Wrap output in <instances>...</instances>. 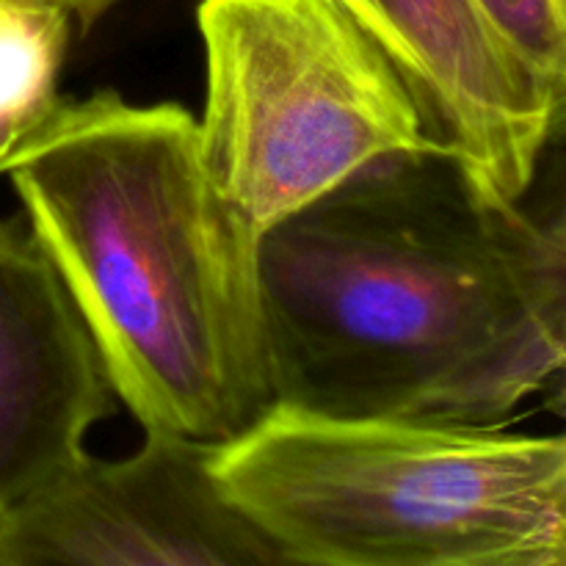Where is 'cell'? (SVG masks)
Returning <instances> with one entry per match:
<instances>
[{
  "label": "cell",
  "mask_w": 566,
  "mask_h": 566,
  "mask_svg": "<svg viewBox=\"0 0 566 566\" xmlns=\"http://www.w3.org/2000/svg\"><path fill=\"white\" fill-rule=\"evenodd\" d=\"M274 401L332 418L495 423L564 368L562 219L396 158L260 235Z\"/></svg>",
  "instance_id": "6da1fadb"
},
{
  "label": "cell",
  "mask_w": 566,
  "mask_h": 566,
  "mask_svg": "<svg viewBox=\"0 0 566 566\" xmlns=\"http://www.w3.org/2000/svg\"><path fill=\"white\" fill-rule=\"evenodd\" d=\"M0 177L144 434L216 448L274 407L260 238L216 191L197 116L55 97L0 144Z\"/></svg>",
  "instance_id": "7a4b0ae2"
},
{
  "label": "cell",
  "mask_w": 566,
  "mask_h": 566,
  "mask_svg": "<svg viewBox=\"0 0 566 566\" xmlns=\"http://www.w3.org/2000/svg\"><path fill=\"white\" fill-rule=\"evenodd\" d=\"M208 470L307 566H566V442L274 403Z\"/></svg>",
  "instance_id": "3957f363"
},
{
  "label": "cell",
  "mask_w": 566,
  "mask_h": 566,
  "mask_svg": "<svg viewBox=\"0 0 566 566\" xmlns=\"http://www.w3.org/2000/svg\"><path fill=\"white\" fill-rule=\"evenodd\" d=\"M197 28L199 153L258 238L387 160L448 155L396 66L329 0H199Z\"/></svg>",
  "instance_id": "277c9868"
},
{
  "label": "cell",
  "mask_w": 566,
  "mask_h": 566,
  "mask_svg": "<svg viewBox=\"0 0 566 566\" xmlns=\"http://www.w3.org/2000/svg\"><path fill=\"white\" fill-rule=\"evenodd\" d=\"M208 448L144 434L83 453L9 512L22 566H307L221 492Z\"/></svg>",
  "instance_id": "5b68a950"
},
{
  "label": "cell",
  "mask_w": 566,
  "mask_h": 566,
  "mask_svg": "<svg viewBox=\"0 0 566 566\" xmlns=\"http://www.w3.org/2000/svg\"><path fill=\"white\" fill-rule=\"evenodd\" d=\"M387 55L431 136L475 191L523 205L562 125L564 92L536 77L475 0H329Z\"/></svg>",
  "instance_id": "8992f818"
},
{
  "label": "cell",
  "mask_w": 566,
  "mask_h": 566,
  "mask_svg": "<svg viewBox=\"0 0 566 566\" xmlns=\"http://www.w3.org/2000/svg\"><path fill=\"white\" fill-rule=\"evenodd\" d=\"M114 412L92 340L28 230L0 219V509L64 473Z\"/></svg>",
  "instance_id": "52a82bcc"
},
{
  "label": "cell",
  "mask_w": 566,
  "mask_h": 566,
  "mask_svg": "<svg viewBox=\"0 0 566 566\" xmlns=\"http://www.w3.org/2000/svg\"><path fill=\"white\" fill-rule=\"evenodd\" d=\"M70 17L0 0V144L55 99Z\"/></svg>",
  "instance_id": "ba28073f"
},
{
  "label": "cell",
  "mask_w": 566,
  "mask_h": 566,
  "mask_svg": "<svg viewBox=\"0 0 566 566\" xmlns=\"http://www.w3.org/2000/svg\"><path fill=\"white\" fill-rule=\"evenodd\" d=\"M503 42L547 86H566V0H475Z\"/></svg>",
  "instance_id": "9c48e42d"
},
{
  "label": "cell",
  "mask_w": 566,
  "mask_h": 566,
  "mask_svg": "<svg viewBox=\"0 0 566 566\" xmlns=\"http://www.w3.org/2000/svg\"><path fill=\"white\" fill-rule=\"evenodd\" d=\"M6 3L31 6V9H50L70 17V22H81L83 28L94 25L116 0H6Z\"/></svg>",
  "instance_id": "30bf717a"
},
{
  "label": "cell",
  "mask_w": 566,
  "mask_h": 566,
  "mask_svg": "<svg viewBox=\"0 0 566 566\" xmlns=\"http://www.w3.org/2000/svg\"><path fill=\"white\" fill-rule=\"evenodd\" d=\"M0 566H22L9 539V512L0 509Z\"/></svg>",
  "instance_id": "8fae6325"
}]
</instances>
